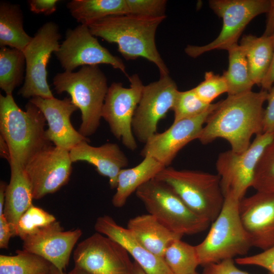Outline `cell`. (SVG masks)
<instances>
[{
	"label": "cell",
	"mask_w": 274,
	"mask_h": 274,
	"mask_svg": "<svg viewBox=\"0 0 274 274\" xmlns=\"http://www.w3.org/2000/svg\"><path fill=\"white\" fill-rule=\"evenodd\" d=\"M66 7L80 24L87 26L107 17L129 14L125 0H72Z\"/></svg>",
	"instance_id": "obj_27"
},
{
	"label": "cell",
	"mask_w": 274,
	"mask_h": 274,
	"mask_svg": "<svg viewBox=\"0 0 274 274\" xmlns=\"http://www.w3.org/2000/svg\"><path fill=\"white\" fill-rule=\"evenodd\" d=\"M229 64L223 76L228 87V95L252 91L254 84L250 73L245 52L238 44L227 50Z\"/></svg>",
	"instance_id": "obj_28"
},
{
	"label": "cell",
	"mask_w": 274,
	"mask_h": 274,
	"mask_svg": "<svg viewBox=\"0 0 274 274\" xmlns=\"http://www.w3.org/2000/svg\"><path fill=\"white\" fill-rule=\"evenodd\" d=\"M211 105L201 100L193 89L178 91L172 109L174 113L173 122L197 117L208 110Z\"/></svg>",
	"instance_id": "obj_33"
},
{
	"label": "cell",
	"mask_w": 274,
	"mask_h": 274,
	"mask_svg": "<svg viewBox=\"0 0 274 274\" xmlns=\"http://www.w3.org/2000/svg\"><path fill=\"white\" fill-rule=\"evenodd\" d=\"M192 89L198 97L208 104H211L218 96L228 92L223 75H216L211 71L206 72L204 80Z\"/></svg>",
	"instance_id": "obj_35"
},
{
	"label": "cell",
	"mask_w": 274,
	"mask_h": 274,
	"mask_svg": "<svg viewBox=\"0 0 274 274\" xmlns=\"http://www.w3.org/2000/svg\"><path fill=\"white\" fill-rule=\"evenodd\" d=\"M7 185L5 182H0V216L4 214L6 191Z\"/></svg>",
	"instance_id": "obj_45"
},
{
	"label": "cell",
	"mask_w": 274,
	"mask_h": 274,
	"mask_svg": "<svg viewBox=\"0 0 274 274\" xmlns=\"http://www.w3.org/2000/svg\"><path fill=\"white\" fill-rule=\"evenodd\" d=\"M13 237L9 223L4 214L0 216V248L7 249L10 239Z\"/></svg>",
	"instance_id": "obj_41"
},
{
	"label": "cell",
	"mask_w": 274,
	"mask_h": 274,
	"mask_svg": "<svg viewBox=\"0 0 274 274\" xmlns=\"http://www.w3.org/2000/svg\"><path fill=\"white\" fill-rule=\"evenodd\" d=\"M267 105L264 110L262 132L274 133V86L268 91Z\"/></svg>",
	"instance_id": "obj_39"
},
{
	"label": "cell",
	"mask_w": 274,
	"mask_h": 274,
	"mask_svg": "<svg viewBox=\"0 0 274 274\" xmlns=\"http://www.w3.org/2000/svg\"><path fill=\"white\" fill-rule=\"evenodd\" d=\"M268 0H212L211 9L223 21L218 36L212 42L202 46L189 45L185 53L192 58L213 50H227L237 44V41L247 24L255 17L267 13Z\"/></svg>",
	"instance_id": "obj_8"
},
{
	"label": "cell",
	"mask_w": 274,
	"mask_h": 274,
	"mask_svg": "<svg viewBox=\"0 0 274 274\" xmlns=\"http://www.w3.org/2000/svg\"><path fill=\"white\" fill-rule=\"evenodd\" d=\"M11 177L6 191L4 214L10 224L13 237L23 214L32 205L31 184L24 167L14 162L9 163Z\"/></svg>",
	"instance_id": "obj_22"
},
{
	"label": "cell",
	"mask_w": 274,
	"mask_h": 274,
	"mask_svg": "<svg viewBox=\"0 0 274 274\" xmlns=\"http://www.w3.org/2000/svg\"><path fill=\"white\" fill-rule=\"evenodd\" d=\"M235 262L239 265L260 266L274 274V246L257 254L236 258Z\"/></svg>",
	"instance_id": "obj_37"
},
{
	"label": "cell",
	"mask_w": 274,
	"mask_h": 274,
	"mask_svg": "<svg viewBox=\"0 0 274 274\" xmlns=\"http://www.w3.org/2000/svg\"><path fill=\"white\" fill-rule=\"evenodd\" d=\"M50 274H66L63 270H61L56 267L54 265H52L51 268Z\"/></svg>",
	"instance_id": "obj_48"
},
{
	"label": "cell",
	"mask_w": 274,
	"mask_h": 274,
	"mask_svg": "<svg viewBox=\"0 0 274 274\" xmlns=\"http://www.w3.org/2000/svg\"><path fill=\"white\" fill-rule=\"evenodd\" d=\"M88 142L82 141L70 151L71 161H85L92 164L99 175L109 178L112 189L116 188L119 172L128 164L127 156L116 143L94 147Z\"/></svg>",
	"instance_id": "obj_21"
},
{
	"label": "cell",
	"mask_w": 274,
	"mask_h": 274,
	"mask_svg": "<svg viewBox=\"0 0 274 274\" xmlns=\"http://www.w3.org/2000/svg\"><path fill=\"white\" fill-rule=\"evenodd\" d=\"M53 85L57 93H68L74 105L80 109V134L87 138L94 134L100 125L109 89L107 78L98 65H85L76 72L58 73L53 79Z\"/></svg>",
	"instance_id": "obj_4"
},
{
	"label": "cell",
	"mask_w": 274,
	"mask_h": 274,
	"mask_svg": "<svg viewBox=\"0 0 274 274\" xmlns=\"http://www.w3.org/2000/svg\"><path fill=\"white\" fill-rule=\"evenodd\" d=\"M72 163L69 151L52 144L37 153L24 167L33 198L41 199L67 184Z\"/></svg>",
	"instance_id": "obj_15"
},
{
	"label": "cell",
	"mask_w": 274,
	"mask_h": 274,
	"mask_svg": "<svg viewBox=\"0 0 274 274\" xmlns=\"http://www.w3.org/2000/svg\"><path fill=\"white\" fill-rule=\"evenodd\" d=\"M127 228L145 249L162 258L170 243L183 236L168 229L150 214L130 219Z\"/></svg>",
	"instance_id": "obj_23"
},
{
	"label": "cell",
	"mask_w": 274,
	"mask_h": 274,
	"mask_svg": "<svg viewBox=\"0 0 274 274\" xmlns=\"http://www.w3.org/2000/svg\"><path fill=\"white\" fill-rule=\"evenodd\" d=\"M274 138V133L257 134L249 147L237 153L229 150L219 154L216 162L224 197L232 195L242 200L252 187L259 160L267 146Z\"/></svg>",
	"instance_id": "obj_9"
},
{
	"label": "cell",
	"mask_w": 274,
	"mask_h": 274,
	"mask_svg": "<svg viewBox=\"0 0 274 274\" xmlns=\"http://www.w3.org/2000/svg\"><path fill=\"white\" fill-rule=\"evenodd\" d=\"M204 267L202 274H249L238 269L233 259L225 260Z\"/></svg>",
	"instance_id": "obj_38"
},
{
	"label": "cell",
	"mask_w": 274,
	"mask_h": 274,
	"mask_svg": "<svg viewBox=\"0 0 274 274\" xmlns=\"http://www.w3.org/2000/svg\"><path fill=\"white\" fill-rule=\"evenodd\" d=\"M82 234L80 228L65 231L55 221L24 239L23 250L42 257L63 270Z\"/></svg>",
	"instance_id": "obj_18"
},
{
	"label": "cell",
	"mask_w": 274,
	"mask_h": 274,
	"mask_svg": "<svg viewBox=\"0 0 274 274\" xmlns=\"http://www.w3.org/2000/svg\"><path fill=\"white\" fill-rule=\"evenodd\" d=\"M61 38L58 26L49 21L41 26L23 51L25 74L18 94L29 98L54 97L47 82V66L52 53L58 50Z\"/></svg>",
	"instance_id": "obj_10"
},
{
	"label": "cell",
	"mask_w": 274,
	"mask_h": 274,
	"mask_svg": "<svg viewBox=\"0 0 274 274\" xmlns=\"http://www.w3.org/2000/svg\"><path fill=\"white\" fill-rule=\"evenodd\" d=\"M239 45L246 54L253 83L261 86L272 61L274 47L273 34L263 35L260 37L245 35Z\"/></svg>",
	"instance_id": "obj_25"
},
{
	"label": "cell",
	"mask_w": 274,
	"mask_h": 274,
	"mask_svg": "<svg viewBox=\"0 0 274 274\" xmlns=\"http://www.w3.org/2000/svg\"><path fill=\"white\" fill-rule=\"evenodd\" d=\"M269 8L267 12L266 26L264 35L270 36L274 32V0H270Z\"/></svg>",
	"instance_id": "obj_43"
},
{
	"label": "cell",
	"mask_w": 274,
	"mask_h": 274,
	"mask_svg": "<svg viewBox=\"0 0 274 274\" xmlns=\"http://www.w3.org/2000/svg\"><path fill=\"white\" fill-rule=\"evenodd\" d=\"M252 187L256 191L274 193V138L259 160Z\"/></svg>",
	"instance_id": "obj_34"
},
{
	"label": "cell",
	"mask_w": 274,
	"mask_h": 274,
	"mask_svg": "<svg viewBox=\"0 0 274 274\" xmlns=\"http://www.w3.org/2000/svg\"><path fill=\"white\" fill-rule=\"evenodd\" d=\"M29 101L43 114L48 126L46 130V137L54 146L70 151L82 141L89 142L71 123V117L78 109L71 98L59 99L54 97L44 98L36 96L30 98Z\"/></svg>",
	"instance_id": "obj_19"
},
{
	"label": "cell",
	"mask_w": 274,
	"mask_h": 274,
	"mask_svg": "<svg viewBox=\"0 0 274 274\" xmlns=\"http://www.w3.org/2000/svg\"><path fill=\"white\" fill-rule=\"evenodd\" d=\"M165 167L155 158L146 156L136 166L123 168L118 177L116 191L112 199L116 208H121L130 195L143 184L155 178Z\"/></svg>",
	"instance_id": "obj_24"
},
{
	"label": "cell",
	"mask_w": 274,
	"mask_h": 274,
	"mask_svg": "<svg viewBox=\"0 0 274 274\" xmlns=\"http://www.w3.org/2000/svg\"><path fill=\"white\" fill-rule=\"evenodd\" d=\"M54 53L66 72H73L80 66L106 64L127 76L123 61L101 45L86 25L67 29L65 39Z\"/></svg>",
	"instance_id": "obj_14"
},
{
	"label": "cell",
	"mask_w": 274,
	"mask_h": 274,
	"mask_svg": "<svg viewBox=\"0 0 274 274\" xmlns=\"http://www.w3.org/2000/svg\"><path fill=\"white\" fill-rule=\"evenodd\" d=\"M163 258L173 274H194L200 265L195 246L181 239L170 243Z\"/></svg>",
	"instance_id": "obj_31"
},
{
	"label": "cell",
	"mask_w": 274,
	"mask_h": 274,
	"mask_svg": "<svg viewBox=\"0 0 274 274\" xmlns=\"http://www.w3.org/2000/svg\"><path fill=\"white\" fill-rule=\"evenodd\" d=\"M267 94L262 90L228 95L209 115L197 140L206 145L221 138L229 143L232 151H244L252 137L262 132L263 106Z\"/></svg>",
	"instance_id": "obj_1"
},
{
	"label": "cell",
	"mask_w": 274,
	"mask_h": 274,
	"mask_svg": "<svg viewBox=\"0 0 274 274\" xmlns=\"http://www.w3.org/2000/svg\"><path fill=\"white\" fill-rule=\"evenodd\" d=\"M274 37V32L272 33ZM274 83V47L272 61L269 68L262 81L261 86L263 90L269 91L273 86Z\"/></svg>",
	"instance_id": "obj_42"
},
{
	"label": "cell",
	"mask_w": 274,
	"mask_h": 274,
	"mask_svg": "<svg viewBox=\"0 0 274 274\" xmlns=\"http://www.w3.org/2000/svg\"><path fill=\"white\" fill-rule=\"evenodd\" d=\"M149 214L172 231L192 235L206 230L211 223L192 212L166 184L155 178L135 191Z\"/></svg>",
	"instance_id": "obj_7"
},
{
	"label": "cell",
	"mask_w": 274,
	"mask_h": 274,
	"mask_svg": "<svg viewBox=\"0 0 274 274\" xmlns=\"http://www.w3.org/2000/svg\"><path fill=\"white\" fill-rule=\"evenodd\" d=\"M218 104V102L212 104L209 109L201 115L173 122L164 132L155 133L144 144L141 156L144 158L152 157L165 167L169 166L184 146L197 140L208 116Z\"/></svg>",
	"instance_id": "obj_16"
},
{
	"label": "cell",
	"mask_w": 274,
	"mask_h": 274,
	"mask_svg": "<svg viewBox=\"0 0 274 274\" xmlns=\"http://www.w3.org/2000/svg\"><path fill=\"white\" fill-rule=\"evenodd\" d=\"M59 2L58 0H30L28 3L32 12L48 15L55 12Z\"/></svg>",
	"instance_id": "obj_40"
},
{
	"label": "cell",
	"mask_w": 274,
	"mask_h": 274,
	"mask_svg": "<svg viewBox=\"0 0 274 274\" xmlns=\"http://www.w3.org/2000/svg\"><path fill=\"white\" fill-rule=\"evenodd\" d=\"M97 232L115 241L124 248L147 274H173L163 258L145 249L127 228L108 215L99 217L94 224Z\"/></svg>",
	"instance_id": "obj_20"
},
{
	"label": "cell",
	"mask_w": 274,
	"mask_h": 274,
	"mask_svg": "<svg viewBox=\"0 0 274 274\" xmlns=\"http://www.w3.org/2000/svg\"><path fill=\"white\" fill-rule=\"evenodd\" d=\"M129 14L138 16L158 18L164 17L165 0H125Z\"/></svg>",
	"instance_id": "obj_36"
},
{
	"label": "cell",
	"mask_w": 274,
	"mask_h": 274,
	"mask_svg": "<svg viewBox=\"0 0 274 274\" xmlns=\"http://www.w3.org/2000/svg\"><path fill=\"white\" fill-rule=\"evenodd\" d=\"M0 154L2 158L8 162L10 160V152L9 146L5 139L0 135Z\"/></svg>",
	"instance_id": "obj_44"
},
{
	"label": "cell",
	"mask_w": 274,
	"mask_h": 274,
	"mask_svg": "<svg viewBox=\"0 0 274 274\" xmlns=\"http://www.w3.org/2000/svg\"><path fill=\"white\" fill-rule=\"evenodd\" d=\"M21 109L12 95H0L1 135L8 144L10 160L25 167L40 151L51 145L46 137V120L29 101Z\"/></svg>",
	"instance_id": "obj_3"
},
{
	"label": "cell",
	"mask_w": 274,
	"mask_h": 274,
	"mask_svg": "<svg viewBox=\"0 0 274 274\" xmlns=\"http://www.w3.org/2000/svg\"><path fill=\"white\" fill-rule=\"evenodd\" d=\"M178 91L169 75L144 86L131 124L139 142L145 144L157 132L158 122L172 110Z\"/></svg>",
	"instance_id": "obj_12"
},
{
	"label": "cell",
	"mask_w": 274,
	"mask_h": 274,
	"mask_svg": "<svg viewBox=\"0 0 274 274\" xmlns=\"http://www.w3.org/2000/svg\"><path fill=\"white\" fill-rule=\"evenodd\" d=\"M75 266L90 274H132L133 263L120 245L96 232L77 246Z\"/></svg>",
	"instance_id": "obj_13"
},
{
	"label": "cell",
	"mask_w": 274,
	"mask_h": 274,
	"mask_svg": "<svg viewBox=\"0 0 274 274\" xmlns=\"http://www.w3.org/2000/svg\"><path fill=\"white\" fill-rule=\"evenodd\" d=\"M25 59L22 51L8 47L0 49V87L6 95L14 90L25 78Z\"/></svg>",
	"instance_id": "obj_29"
},
{
	"label": "cell",
	"mask_w": 274,
	"mask_h": 274,
	"mask_svg": "<svg viewBox=\"0 0 274 274\" xmlns=\"http://www.w3.org/2000/svg\"><path fill=\"white\" fill-rule=\"evenodd\" d=\"M23 28V16L19 5L0 3V46L23 51L30 42Z\"/></svg>",
	"instance_id": "obj_26"
},
{
	"label": "cell",
	"mask_w": 274,
	"mask_h": 274,
	"mask_svg": "<svg viewBox=\"0 0 274 274\" xmlns=\"http://www.w3.org/2000/svg\"><path fill=\"white\" fill-rule=\"evenodd\" d=\"M166 18H152L131 14L114 15L95 21L89 25L92 34L117 45L126 60L144 58L158 67L160 76L169 75L155 44V33Z\"/></svg>",
	"instance_id": "obj_2"
},
{
	"label": "cell",
	"mask_w": 274,
	"mask_h": 274,
	"mask_svg": "<svg viewBox=\"0 0 274 274\" xmlns=\"http://www.w3.org/2000/svg\"><path fill=\"white\" fill-rule=\"evenodd\" d=\"M239 201L232 195L225 197L222 208L207 235L195 246L200 265L245 256L252 247L240 218Z\"/></svg>",
	"instance_id": "obj_5"
},
{
	"label": "cell",
	"mask_w": 274,
	"mask_h": 274,
	"mask_svg": "<svg viewBox=\"0 0 274 274\" xmlns=\"http://www.w3.org/2000/svg\"><path fill=\"white\" fill-rule=\"evenodd\" d=\"M155 178L169 186L199 217L212 223L219 215L225 197L217 174L168 166Z\"/></svg>",
	"instance_id": "obj_6"
},
{
	"label": "cell",
	"mask_w": 274,
	"mask_h": 274,
	"mask_svg": "<svg viewBox=\"0 0 274 274\" xmlns=\"http://www.w3.org/2000/svg\"><path fill=\"white\" fill-rule=\"evenodd\" d=\"M68 274H90L78 267H74Z\"/></svg>",
	"instance_id": "obj_47"
},
{
	"label": "cell",
	"mask_w": 274,
	"mask_h": 274,
	"mask_svg": "<svg viewBox=\"0 0 274 274\" xmlns=\"http://www.w3.org/2000/svg\"><path fill=\"white\" fill-rule=\"evenodd\" d=\"M15 255H0V274H50L52 264L24 250Z\"/></svg>",
	"instance_id": "obj_30"
},
{
	"label": "cell",
	"mask_w": 274,
	"mask_h": 274,
	"mask_svg": "<svg viewBox=\"0 0 274 274\" xmlns=\"http://www.w3.org/2000/svg\"><path fill=\"white\" fill-rule=\"evenodd\" d=\"M128 78V88L119 82H114L109 87L101 117L108 123L114 136L128 149L134 151L138 145L132 131V121L144 85L137 74Z\"/></svg>",
	"instance_id": "obj_11"
},
{
	"label": "cell",
	"mask_w": 274,
	"mask_h": 274,
	"mask_svg": "<svg viewBox=\"0 0 274 274\" xmlns=\"http://www.w3.org/2000/svg\"><path fill=\"white\" fill-rule=\"evenodd\" d=\"M56 220L55 217L44 210L31 205L21 216L16 227L15 236L22 241Z\"/></svg>",
	"instance_id": "obj_32"
},
{
	"label": "cell",
	"mask_w": 274,
	"mask_h": 274,
	"mask_svg": "<svg viewBox=\"0 0 274 274\" xmlns=\"http://www.w3.org/2000/svg\"><path fill=\"white\" fill-rule=\"evenodd\" d=\"M239 214L252 247L264 251L274 246V193L257 191L244 197Z\"/></svg>",
	"instance_id": "obj_17"
},
{
	"label": "cell",
	"mask_w": 274,
	"mask_h": 274,
	"mask_svg": "<svg viewBox=\"0 0 274 274\" xmlns=\"http://www.w3.org/2000/svg\"><path fill=\"white\" fill-rule=\"evenodd\" d=\"M194 274H198V273H197V272H195V273H194Z\"/></svg>",
	"instance_id": "obj_49"
},
{
	"label": "cell",
	"mask_w": 274,
	"mask_h": 274,
	"mask_svg": "<svg viewBox=\"0 0 274 274\" xmlns=\"http://www.w3.org/2000/svg\"><path fill=\"white\" fill-rule=\"evenodd\" d=\"M132 274H147L141 267V266L136 262L133 263V268Z\"/></svg>",
	"instance_id": "obj_46"
}]
</instances>
